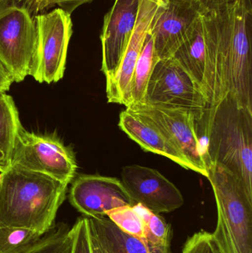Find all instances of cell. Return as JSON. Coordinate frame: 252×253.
Listing matches in <instances>:
<instances>
[{"label": "cell", "instance_id": "obj_1", "mask_svg": "<svg viewBox=\"0 0 252 253\" xmlns=\"http://www.w3.org/2000/svg\"><path fill=\"white\" fill-rule=\"evenodd\" d=\"M206 45L203 94L208 105L232 95L252 111V0L201 13Z\"/></svg>", "mask_w": 252, "mask_h": 253}, {"label": "cell", "instance_id": "obj_2", "mask_svg": "<svg viewBox=\"0 0 252 253\" xmlns=\"http://www.w3.org/2000/svg\"><path fill=\"white\" fill-rule=\"evenodd\" d=\"M68 184L49 175L12 166L0 181V225L44 235L53 227Z\"/></svg>", "mask_w": 252, "mask_h": 253}, {"label": "cell", "instance_id": "obj_3", "mask_svg": "<svg viewBox=\"0 0 252 253\" xmlns=\"http://www.w3.org/2000/svg\"><path fill=\"white\" fill-rule=\"evenodd\" d=\"M207 164H217L233 174L252 197V111L232 95L208 105L202 118Z\"/></svg>", "mask_w": 252, "mask_h": 253}, {"label": "cell", "instance_id": "obj_4", "mask_svg": "<svg viewBox=\"0 0 252 253\" xmlns=\"http://www.w3.org/2000/svg\"><path fill=\"white\" fill-rule=\"evenodd\" d=\"M207 167L217 211L212 235L220 253H252V196L229 170L217 164Z\"/></svg>", "mask_w": 252, "mask_h": 253}, {"label": "cell", "instance_id": "obj_5", "mask_svg": "<svg viewBox=\"0 0 252 253\" xmlns=\"http://www.w3.org/2000/svg\"><path fill=\"white\" fill-rule=\"evenodd\" d=\"M31 12L16 3L0 4V63L13 83L32 74L36 32Z\"/></svg>", "mask_w": 252, "mask_h": 253}, {"label": "cell", "instance_id": "obj_6", "mask_svg": "<svg viewBox=\"0 0 252 253\" xmlns=\"http://www.w3.org/2000/svg\"><path fill=\"white\" fill-rule=\"evenodd\" d=\"M12 166L49 175L71 184L75 178V153L56 135L27 131L22 126L13 150Z\"/></svg>", "mask_w": 252, "mask_h": 253}, {"label": "cell", "instance_id": "obj_7", "mask_svg": "<svg viewBox=\"0 0 252 253\" xmlns=\"http://www.w3.org/2000/svg\"><path fill=\"white\" fill-rule=\"evenodd\" d=\"M36 32L32 76L40 83L62 80L72 34L71 13L60 7L34 17Z\"/></svg>", "mask_w": 252, "mask_h": 253}, {"label": "cell", "instance_id": "obj_8", "mask_svg": "<svg viewBox=\"0 0 252 253\" xmlns=\"http://www.w3.org/2000/svg\"><path fill=\"white\" fill-rule=\"evenodd\" d=\"M143 104L186 110L197 122L208 106L199 87L172 57L159 59L155 65Z\"/></svg>", "mask_w": 252, "mask_h": 253}, {"label": "cell", "instance_id": "obj_9", "mask_svg": "<svg viewBox=\"0 0 252 253\" xmlns=\"http://www.w3.org/2000/svg\"><path fill=\"white\" fill-rule=\"evenodd\" d=\"M126 109L155 125L192 165L195 172L208 177L205 149L197 131V120L186 110L137 104Z\"/></svg>", "mask_w": 252, "mask_h": 253}, {"label": "cell", "instance_id": "obj_10", "mask_svg": "<svg viewBox=\"0 0 252 253\" xmlns=\"http://www.w3.org/2000/svg\"><path fill=\"white\" fill-rule=\"evenodd\" d=\"M121 181L135 205H142L155 213H169L184 204L180 190L157 169L129 165L123 168Z\"/></svg>", "mask_w": 252, "mask_h": 253}, {"label": "cell", "instance_id": "obj_11", "mask_svg": "<svg viewBox=\"0 0 252 253\" xmlns=\"http://www.w3.org/2000/svg\"><path fill=\"white\" fill-rule=\"evenodd\" d=\"M69 199L84 216H106L115 208L134 206L121 180L100 175H81L72 181Z\"/></svg>", "mask_w": 252, "mask_h": 253}, {"label": "cell", "instance_id": "obj_12", "mask_svg": "<svg viewBox=\"0 0 252 253\" xmlns=\"http://www.w3.org/2000/svg\"><path fill=\"white\" fill-rule=\"evenodd\" d=\"M201 12L194 0H164L149 32L159 59L171 58L187 37Z\"/></svg>", "mask_w": 252, "mask_h": 253}, {"label": "cell", "instance_id": "obj_13", "mask_svg": "<svg viewBox=\"0 0 252 253\" xmlns=\"http://www.w3.org/2000/svg\"><path fill=\"white\" fill-rule=\"evenodd\" d=\"M164 0H139L136 25L125 53L113 77L106 80L108 102L127 108L131 100V87L138 58L142 51L146 34L159 6Z\"/></svg>", "mask_w": 252, "mask_h": 253}, {"label": "cell", "instance_id": "obj_14", "mask_svg": "<svg viewBox=\"0 0 252 253\" xmlns=\"http://www.w3.org/2000/svg\"><path fill=\"white\" fill-rule=\"evenodd\" d=\"M139 0H115L104 18L101 34L102 71L107 79L115 75L136 25Z\"/></svg>", "mask_w": 252, "mask_h": 253}, {"label": "cell", "instance_id": "obj_15", "mask_svg": "<svg viewBox=\"0 0 252 253\" xmlns=\"http://www.w3.org/2000/svg\"><path fill=\"white\" fill-rule=\"evenodd\" d=\"M118 126L144 151L168 158L186 169L195 171L192 165L151 122L139 114L124 110L120 114Z\"/></svg>", "mask_w": 252, "mask_h": 253}, {"label": "cell", "instance_id": "obj_16", "mask_svg": "<svg viewBox=\"0 0 252 253\" xmlns=\"http://www.w3.org/2000/svg\"><path fill=\"white\" fill-rule=\"evenodd\" d=\"M89 224L108 253H170V247L152 248L140 238L127 234L108 217L88 218Z\"/></svg>", "mask_w": 252, "mask_h": 253}, {"label": "cell", "instance_id": "obj_17", "mask_svg": "<svg viewBox=\"0 0 252 253\" xmlns=\"http://www.w3.org/2000/svg\"><path fill=\"white\" fill-rule=\"evenodd\" d=\"M172 58L192 78L203 93L206 45L201 15Z\"/></svg>", "mask_w": 252, "mask_h": 253}, {"label": "cell", "instance_id": "obj_18", "mask_svg": "<svg viewBox=\"0 0 252 253\" xmlns=\"http://www.w3.org/2000/svg\"><path fill=\"white\" fill-rule=\"evenodd\" d=\"M22 127L13 98L6 92L0 93V172L12 167L13 150Z\"/></svg>", "mask_w": 252, "mask_h": 253}, {"label": "cell", "instance_id": "obj_19", "mask_svg": "<svg viewBox=\"0 0 252 253\" xmlns=\"http://www.w3.org/2000/svg\"><path fill=\"white\" fill-rule=\"evenodd\" d=\"M158 60L159 58L155 52L153 37L148 32L135 68L132 82L131 100L128 106L143 104L144 102L148 83Z\"/></svg>", "mask_w": 252, "mask_h": 253}, {"label": "cell", "instance_id": "obj_20", "mask_svg": "<svg viewBox=\"0 0 252 253\" xmlns=\"http://www.w3.org/2000/svg\"><path fill=\"white\" fill-rule=\"evenodd\" d=\"M71 229L65 224L53 226L38 242L20 253H72Z\"/></svg>", "mask_w": 252, "mask_h": 253}, {"label": "cell", "instance_id": "obj_21", "mask_svg": "<svg viewBox=\"0 0 252 253\" xmlns=\"http://www.w3.org/2000/svg\"><path fill=\"white\" fill-rule=\"evenodd\" d=\"M144 221L145 241L152 248L170 247L172 231L170 224L159 214L155 213L142 205H134Z\"/></svg>", "mask_w": 252, "mask_h": 253}, {"label": "cell", "instance_id": "obj_22", "mask_svg": "<svg viewBox=\"0 0 252 253\" xmlns=\"http://www.w3.org/2000/svg\"><path fill=\"white\" fill-rule=\"evenodd\" d=\"M43 236L29 229L0 225V253H20Z\"/></svg>", "mask_w": 252, "mask_h": 253}, {"label": "cell", "instance_id": "obj_23", "mask_svg": "<svg viewBox=\"0 0 252 253\" xmlns=\"http://www.w3.org/2000/svg\"><path fill=\"white\" fill-rule=\"evenodd\" d=\"M106 217L124 233L144 240L146 239L144 221L134 206L115 208L107 212Z\"/></svg>", "mask_w": 252, "mask_h": 253}, {"label": "cell", "instance_id": "obj_24", "mask_svg": "<svg viewBox=\"0 0 252 253\" xmlns=\"http://www.w3.org/2000/svg\"><path fill=\"white\" fill-rule=\"evenodd\" d=\"M180 253H220L213 235L200 231L188 238Z\"/></svg>", "mask_w": 252, "mask_h": 253}, {"label": "cell", "instance_id": "obj_25", "mask_svg": "<svg viewBox=\"0 0 252 253\" xmlns=\"http://www.w3.org/2000/svg\"><path fill=\"white\" fill-rule=\"evenodd\" d=\"M72 238V253H92L87 217H80L71 229Z\"/></svg>", "mask_w": 252, "mask_h": 253}, {"label": "cell", "instance_id": "obj_26", "mask_svg": "<svg viewBox=\"0 0 252 253\" xmlns=\"http://www.w3.org/2000/svg\"><path fill=\"white\" fill-rule=\"evenodd\" d=\"M93 0H42L39 2L36 3L33 6V9L36 12L44 10L53 6V4H57L59 7L63 9L65 11L69 13H72L77 7L81 4L90 2Z\"/></svg>", "mask_w": 252, "mask_h": 253}, {"label": "cell", "instance_id": "obj_27", "mask_svg": "<svg viewBox=\"0 0 252 253\" xmlns=\"http://www.w3.org/2000/svg\"><path fill=\"white\" fill-rule=\"evenodd\" d=\"M199 7L201 13L207 10H213L220 6L235 2L239 0H194Z\"/></svg>", "mask_w": 252, "mask_h": 253}, {"label": "cell", "instance_id": "obj_28", "mask_svg": "<svg viewBox=\"0 0 252 253\" xmlns=\"http://www.w3.org/2000/svg\"><path fill=\"white\" fill-rule=\"evenodd\" d=\"M13 83L11 77L0 63V93L8 91Z\"/></svg>", "mask_w": 252, "mask_h": 253}, {"label": "cell", "instance_id": "obj_29", "mask_svg": "<svg viewBox=\"0 0 252 253\" xmlns=\"http://www.w3.org/2000/svg\"><path fill=\"white\" fill-rule=\"evenodd\" d=\"M89 223V221H88ZM89 230H90V242H91L92 253H108L105 251L103 245L99 241V238L96 236V233L93 231V229L90 227L89 224Z\"/></svg>", "mask_w": 252, "mask_h": 253}, {"label": "cell", "instance_id": "obj_30", "mask_svg": "<svg viewBox=\"0 0 252 253\" xmlns=\"http://www.w3.org/2000/svg\"><path fill=\"white\" fill-rule=\"evenodd\" d=\"M30 0H0V4H6V3H18L25 2V4H28Z\"/></svg>", "mask_w": 252, "mask_h": 253}, {"label": "cell", "instance_id": "obj_31", "mask_svg": "<svg viewBox=\"0 0 252 253\" xmlns=\"http://www.w3.org/2000/svg\"><path fill=\"white\" fill-rule=\"evenodd\" d=\"M40 1H42V0H30L29 2L27 4H29L30 7H31V6L33 7L34 4H36L37 2Z\"/></svg>", "mask_w": 252, "mask_h": 253}, {"label": "cell", "instance_id": "obj_32", "mask_svg": "<svg viewBox=\"0 0 252 253\" xmlns=\"http://www.w3.org/2000/svg\"><path fill=\"white\" fill-rule=\"evenodd\" d=\"M1 175H2V172H0V181H1Z\"/></svg>", "mask_w": 252, "mask_h": 253}]
</instances>
